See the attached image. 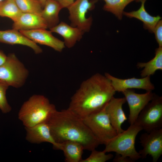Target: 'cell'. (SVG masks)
Instances as JSON below:
<instances>
[{
    "mask_svg": "<svg viewBox=\"0 0 162 162\" xmlns=\"http://www.w3.org/2000/svg\"><path fill=\"white\" fill-rule=\"evenodd\" d=\"M116 92L110 80L97 73L81 83L68 108L82 119L103 109Z\"/></svg>",
    "mask_w": 162,
    "mask_h": 162,
    "instance_id": "cell-1",
    "label": "cell"
},
{
    "mask_svg": "<svg viewBox=\"0 0 162 162\" xmlns=\"http://www.w3.org/2000/svg\"><path fill=\"white\" fill-rule=\"evenodd\" d=\"M47 123L53 138L58 143L75 141L81 144L84 150L91 151L100 144L82 119L68 108L56 110Z\"/></svg>",
    "mask_w": 162,
    "mask_h": 162,
    "instance_id": "cell-2",
    "label": "cell"
},
{
    "mask_svg": "<svg viewBox=\"0 0 162 162\" xmlns=\"http://www.w3.org/2000/svg\"><path fill=\"white\" fill-rule=\"evenodd\" d=\"M142 128L134 123L130 124L126 130L118 134L105 145L103 150L106 153L114 152L116 155L115 162H133L141 158L140 155L135 148V141L138 133Z\"/></svg>",
    "mask_w": 162,
    "mask_h": 162,
    "instance_id": "cell-3",
    "label": "cell"
},
{
    "mask_svg": "<svg viewBox=\"0 0 162 162\" xmlns=\"http://www.w3.org/2000/svg\"><path fill=\"white\" fill-rule=\"evenodd\" d=\"M56 110L55 106L46 97L34 94L23 103L18 117L25 127H30L47 122Z\"/></svg>",
    "mask_w": 162,
    "mask_h": 162,
    "instance_id": "cell-4",
    "label": "cell"
},
{
    "mask_svg": "<svg viewBox=\"0 0 162 162\" xmlns=\"http://www.w3.org/2000/svg\"><path fill=\"white\" fill-rule=\"evenodd\" d=\"M82 119L100 144L105 145L117 134L110 122L105 106L100 111L89 115Z\"/></svg>",
    "mask_w": 162,
    "mask_h": 162,
    "instance_id": "cell-5",
    "label": "cell"
},
{
    "mask_svg": "<svg viewBox=\"0 0 162 162\" xmlns=\"http://www.w3.org/2000/svg\"><path fill=\"white\" fill-rule=\"evenodd\" d=\"M28 75L27 69L13 53L7 56L5 62L0 66V80L9 86L21 87Z\"/></svg>",
    "mask_w": 162,
    "mask_h": 162,
    "instance_id": "cell-6",
    "label": "cell"
},
{
    "mask_svg": "<svg viewBox=\"0 0 162 162\" xmlns=\"http://www.w3.org/2000/svg\"><path fill=\"white\" fill-rule=\"evenodd\" d=\"M147 133L162 128V97L156 95L139 114L135 122Z\"/></svg>",
    "mask_w": 162,
    "mask_h": 162,
    "instance_id": "cell-7",
    "label": "cell"
},
{
    "mask_svg": "<svg viewBox=\"0 0 162 162\" xmlns=\"http://www.w3.org/2000/svg\"><path fill=\"white\" fill-rule=\"evenodd\" d=\"M98 0H76L67 8L69 13V19L70 26L77 28L84 33L88 32L92 24L91 16L86 17L88 11L94 9L95 4Z\"/></svg>",
    "mask_w": 162,
    "mask_h": 162,
    "instance_id": "cell-8",
    "label": "cell"
},
{
    "mask_svg": "<svg viewBox=\"0 0 162 162\" xmlns=\"http://www.w3.org/2000/svg\"><path fill=\"white\" fill-rule=\"evenodd\" d=\"M140 142L143 148L138 152L141 158L151 156L153 162H156L162 154V128L141 135Z\"/></svg>",
    "mask_w": 162,
    "mask_h": 162,
    "instance_id": "cell-9",
    "label": "cell"
},
{
    "mask_svg": "<svg viewBox=\"0 0 162 162\" xmlns=\"http://www.w3.org/2000/svg\"><path fill=\"white\" fill-rule=\"evenodd\" d=\"M122 93L128 105V122L130 124L134 123L142 110L156 95L152 91H147L144 94H138L132 89H128Z\"/></svg>",
    "mask_w": 162,
    "mask_h": 162,
    "instance_id": "cell-10",
    "label": "cell"
},
{
    "mask_svg": "<svg viewBox=\"0 0 162 162\" xmlns=\"http://www.w3.org/2000/svg\"><path fill=\"white\" fill-rule=\"evenodd\" d=\"M110 81L115 90L118 92H122L128 89L136 88L152 91L154 89V86L150 81V76H147L141 78L134 77L127 79H121L115 77L108 73L104 75Z\"/></svg>",
    "mask_w": 162,
    "mask_h": 162,
    "instance_id": "cell-11",
    "label": "cell"
},
{
    "mask_svg": "<svg viewBox=\"0 0 162 162\" xmlns=\"http://www.w3.org/2000/svg\"><path fill=\"white\" fill-rule=\"evenodd\" d=\"M25 128L26 131V139L28 142L38 144L44 142H49L52 145L54 149L61 150V144L55 141L47 122Z\"/></svg>",
    "mask_w": 162,
    "mask_h": 162,
    "instance_id": "cell-12",
    "label": "cell"
},
{
    "mask_svg": "<svg viewBox=\"0 0 162 162\" xmlns=\"http://www.w3.org/2000/svg\"><path fill=\"white\" fill-rule=\"evenodd\" d=\"M19 31L35 43L48 46L57 51L61 52L65 47L64 41L54 36L50 30L39 29Z\"/></svg>",
    "mask_w": 162,
    "mask_h": 162,
    "instance_id": "cell-13",
    "label": "cell"
},
{
    "mask_svg": "<svg viewBox=\"0 0 162 162\" xmlns=\"http://www.w3.org/2000/svg\"><path fill=\"white\" fill-rule=\"evenodd\" d=\"M126 102L124 97H113L105 106V109L110 122L117 134L123 132L122 125L127 119L124 112L123 105Z\"/></svg>",
    "mask_w": 162,
    "mask_h": 162,
    "instance_id": "cell-14",
    "label": "cell"
},
{
    "mask_svg": "<svg viewBox=\"0 0 162 162\" xmlns=\"http://www.w3.org/2000/svg\"><path fill=\"white\" fill-rule=\"evenodd\" d=\"M0 42L10 45L19 44L31 48L36 54L42 52V49L37 44L16 29L0 30Z\"/></svg>",
    "mask_w": 162,
    "mask_h": 162,
    "instance_id": "cell-15",
    "label": "cell"
},
{
    "mask_svg": "<svg viewBox=\"0 0 162 162\" xmlns=\"http://www.w3.org/2000/svg\"><path fill=\"white\" fill-rule=\"evenodd\" d=\"M13 29L19 31L31 30L48 28L46 22L39 15L28 13H22L14 22Z\"/></svg>",
    "mask_w": 162,
    "mask_h": 162,
    "instance_id": "cell-16",
    "label": "cell"
},
{
    "mask_svg": "<svg viewBox=\"0 0 162 162\" xmlns=\"http://www.w3.org/2000/svg\"><path fill=\"white\" fill-rule=\"evenodd\" d=\"M50 29L52 32L57 33L62 36L65 46L69 48L73 47L77 41H80L84 33L79 28L63 22Z\"/></svg>",
    "mask_w": 162,
    "mask_h": 162,
    "instance_id": "cell-17",
    "label": "cell"
},
{
    "mask_svg": "<svg viewBox=\"0 0 162 162\" xmlns=\"http://www.w3.org/2000/svg\"><path fill=\"white\" fill-rule=\"evenodd\" d=\"M146 2L142 1L141 2V5L138 10L130 12L124 11L123 15L130 18H134L140 20L143 23L144 28L152 33L156 25L161 20V17L158 15L152 16L147 12L145 8Z\"/></svg>",
    "mask_w": 162,
    "mask_h": 162,
    "instance_id": "cell-18",
    "label": "cell"
},
{
    "mask_svg": "<svg viewBox=\"0 0 162 162\" xmlns=\"http://www.w3.org/2000/svg\"><path fill=\"white\" fill-rule=\"evenodd\" d=\"M56 0H47L42 11L41 16L47 24L48 28H52L58 24L59 13L62 9Z\"/></svg>",
    "mask_w": 162,
    "mask_h": 162,
    "instance_id": "cell-19",
    "label": "cell"
},
{
    "mask_svg": "<svg viewBox=\"0 0 162 162\" xmlns=\"http://www.w3.org/2000/svg\"><path fill=\"white\" fill-rule=\"evenodd\" d=\"M61 144V149L64 153L66 162H80L84 148L80 143L73 141H67Z\"/></svg>",
    "mask_w": 162,
    "mask_h": 162,
    "instance_id": "cell-20",
    "label": "cell"
},
{
    "mask_svg": "<svg viewBox=\"0 0 162 162\" xmlns=\"http://www.w3.org/2000/svg\"><path fill=\"white\" fill-rule=\"evenodd\" d=\"M138 68L144 69L141 71L142 77L150 76L154 75L158 70H162V47H159L155 50L154 58L147 62H138L136 65Z\"/></svg>",
    "mask_w": 162,
    "mask_h": 162,
    "instance_id": "cell-21",
    "label": "cell"
},
{
    "mask_svg": "<svg viewBox=\"0 0 162 162\" xmlns=\"http://www.w3.org/2000/svg\"><path fill=\"white\" fill-rule=\"evenodd\" d=\"M105 2L103 9L114 14L119 20L122 18L124 10L131 2L135 1L140 2L141 0H103Z\"/></svg>",
    "mask_w": 162,
    "mask_h": 162,
    "instance_id": "cell-22",
    "label": "cell"
},
{
    "mask_svg": "<svg viewBox=\"0 0 162 162\" xmlns=\"http://www.w3.org/2000/svg\"><path fill=\"white\" fill-rule=\"evenodd\" d=\"M22 13L15 0H4L0 2V16L9 18L14 22Z\"/></svg>",
    "mask_w": 162,
    "mask_h": 162,
    "instance_id": "cell-23",
    "label": "cell"
},
{
    "mask_svg": "<svg viewBox=\"0 0 162 162\" xmlns=\"http://www.w3.org/2000/svg\"><path fill=\"white\" fill-rule=\"evenodd\" d=\"M21 12L35 14L40 15L43 7L40 2L37 0H15Z\"/></svg>",
    "mask_w": 162,
    "mask_h": 162,
    "instance_id": "cell-24",
    "label": "cell"
},
{
    "mask_svg": "<svg viewBox=\"0 0 162 162\" xmlns=\"http://www.w3.org/2000/svg\"><path fill=\"white\" fill-rule=\"evenodd\" d=\"M9 87L6 83L0 80V110L4 114L9 113L12 110L6 96V92Z\"/></svg>",
    "mask_w": 162,
    "mask_h": 162,
    "instance_id": "cell-25",
    "label": "cell"
},
{
    "mask_svg": "<svg viewBox=\"0 0 162 162\" xmlns=\"http://www.w3.org/2000/svg\"><path fill=\"white\" fill-rule=\"evenodd\" d=\"M91 151L89 156L80 162H105L112 159L113 155L112 154H106L104 151H98L95 149Z\"/></svg>",
    "mask_w": 162,
    "mask_h": 162,
    "instance_id": "cell-26",
    "label": "cell"
},
{
    "mask_svg": "<svg viewBox=\"0 0 162 162\" xmlns=\"http://www.w3.org/2000/svg\"><path fill=\"white\" fill-rule=\"evenodd\" d=\"M156 40L159 47H162V21L160 20L156 25L153 31Z\"/></svg>",
    "mask_w": 162,
    "mask_h": 162,
    "instance_id": "cell-27",
    "label": "cell"
},
{
    "mask_svg": "<svg viewBox=\"0 0 162 162\" xmlns=\"http://www.w3.org/2000/svg\"><path fill=\"white\" fill-rule=\"evenodd\" d=\"M60 4L62 8H68L72 4L75 0H56Z\"/></svg>",
    "mask_w": 162,
    "mask_h": 162,
    "instance_id": "cell-28",
    "label": "cell"
},
{
    "mask_svg": "<svg viewBox=\"0 0 162 162\" xmlns=\"http://www.w3.org/2000/svg\"><path fill=\"white\" fill-rule=\"evenodd\" d=\"M7 58V56L3 52L0 50V66L5 62Z\"/></svg>",
    "mask_w": 162,
    "mask_h": 162,
    "instance_id": "cell-29",
    "label": "cell"
},
{
    "mask_svg": "<svg viewBox=\"0 0 162 162\" xmlns=\"http://www.w3.org/2000/svg\"><path fill=\"white\" fill-rule=\"evenodd\" d=\"M38 0L40 3L43 8L44 5L45 3L47 0Z\"/></svg>",
    "mask_w": 162,
    "mask_h": 162,
    "instance_id": "cell-30",
    "label": "cell"
},
{
    "mask_svg": "<svg viewBox=\"0 0 162 162\" xmlns=\"http://www.w3.org/2000/svg\"><path fill=\"white\" fill-rule=\"evenodd\" d=\"M146 0H141V1H140V2H141V1H146Z\"/></svg>",
    "mask_w": 162,
    "mask_h": 162,
    "instance_id": "cell-31",
    "label": "cell"
},
{
    "mask_svg": "<svg viewBox=\"0 0 162 162\" xmlns=\"http://www.w3.org/2000/svg\"><path fill=\"white\" fill-rule=\"evenodd\" d=\"M4 0H0V2H2V1H4Z\"/></svg>",
    "mask_w": 162,
    "mask_h": 162,
    "instance_id": "cell-32",
    "label": "cell"
},
{
    "mask_svg": "<svg viewBox=\"0 0 162 162\" xmlns=\"http://www.w3.org/2000/svg\"><path fill=\"white\" fill-rule=\"evenodd\" d=\"M91 1H93V0H90Z\"/></svg>",
    "mask_w": 162,
    "mask_h": 162,
    "instance_id": "cell-33",
    "label": "cell"
},
{
    "mask_svg": "<svg viewBox=\"0 0 162 162\" xmlns=\"http://www.w3.org/2000/svg\"><path fill=\"white\" fill-rule=\"evenodd\" d=\"M38 0V1H39L38 0Z\"/></svg>",
    "mask_w": 162,
    "mask_h": 162,
    "instance_id": "cell-34",
    "label": "cell"
}]
</instances>
